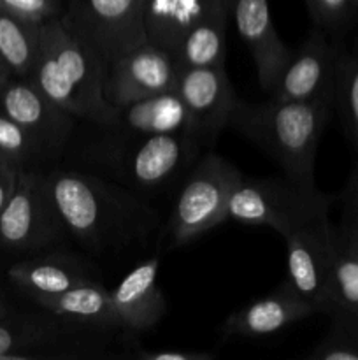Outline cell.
I'll use <instances>...</instances> for the list:
<instances>
[{"label": "cell", "mask_w": 358, "mask_h": 360, "mask_svg": "<svg viewBox=\"0 0 358 360\" xmlns=\"http://www.w3.org/2000/svg\"><path fill=\"white\" fill-rule=\"evenodd\" d=\"M88 329L93 326L56 315L51 320H34L13 319L9 313L0 319V360L98 357L97 347L102 343L84 334Z\"/></svg>", "instance_id": "9"}, {"label": "cell", "mask_w": 358, "mask_h": 360, "mask_svg": "<svg viewBox=\"0 0 358 360\" xmlns=\"http://www.w3.org/2000/svg\"><path fill=\"white\" fill-rule=\"evenodd\" d=\"M340 225L358 231V162L351 171L343 192V221Z\"/></svg>", "instance_id": "30"}, {"label": "cell", "mask_w": 358, "mask_h": 360, "mask_svg": "<svg viewBox=\"0 0 358 360\" xmlns=\"http://www.w3.org/2000/svg\"><path fill=\"white\" fill-rule=\"evenodd\" d=\"M179 67L174 56L146 41L116 56L104 74L105 101L114 109L175 90Z\"/></svg>", "instance_id": "11"}, {"label": "cell", "mask_w": 358, "mask_h": 360, "mask_svg": "<svg viewBox=\"0 0 358 360\" xmlns=\"http://www.w3.org/2000/svg\"><path fill=\"white\" fill-rule=\"evenodd\" d=\"M0 158L25 169L44 158L37 141L4 111H0Z\"/></svg>", "instance_id": "27"}, {"label": "cell", "mask_w": 358, "mask_h": 360, "mask_svg": "<svg viewBox=\"0 0 358 360\" xmlns=\"http://www.w3.org/2000/svg\"><path fill=\"white\" fill-rule=\"evenodd\" d=\"M232 0H142L147 41L178 56L179 46L193 27L220 13H230Z\"/></svg>", "instance_id": "18"}, {"label": "cell", "mask_w": 358, "mask_h": 360, "mask_svg": "<svg viewBox=\"0 0 358 360\" xmlns=\"http://www.w3.org/2000/svg\"><path fill=\"white\" fill-rule=\"evenodd\" d=\"M354 2V7H357V11H358V0H353Z\"/></svg>", "instance_id": "36"}, {"label": "cell", "mask_w": 358, "mask_h": 360, "mask_svg": "<svg viewBox=\"0 0 358 360\" xmlns=\"http://www.w3.org/2000/svg\"><path fill=\"white\" fill-rule=\"evenodd\" d=\"M175 91L185 102L195 136L204 146H211L228 127L239 98L225 65L179 69Z\"/></svg>", "instance_id": "13"}, {"label": "cell", "mask_w": 358, "mask_h": 360, "mask_svg": "<svg viewBox=\"0 0 358 360\" xmlns=\"http://www.w3.org/2000/svg\"><path fill=\"white\" fill-rule=\"evenodd\" d=\"M105 67L65 28L60 18L41 27L35 69L28 79L58 108L76 120L98 127L112 125L116 109L104 95Z\"/></svg>", "instance_id": "3"}, {"label": "cell", "mask_w": 358, "mask_h": 360, "mask_svg": "<svg viewBox=\"0 0 358 360\" xmlns=\"http://www.w3.org/2000/svg\"><path fill=\"white\" fill-rule=\"evenodd\" d=\"M339 51L340 46L330 41L326 32L314 27L300 48L293 51L269 97L293 102L333 97Z\"/></svg>", "instance_id": "14"}, {"label": "cell", "mask_w": 358, "mask_h": 360, "mask_svg": "<svg viewBox=\"0 0 358 360\" xmlns=\"http://www.w3.org/2000/svg\"><path fill=\"white\" fill-rule=\"evenodd\" d=\"M69 238L49 195L46 172L21 169L9 202L0 211V250L13 255L49 252Z\"/></svg>", "instance_id": "6"}, {"label": "cell", "mask_w": 358, "mask_h": 360, "mask_svg": "<svg viewBox=\"0 0 358 360\" xmlns=\"http://www.w3.org/2000/svg\"><path fill=\"white\" fill-rule=\"evenodd\" d=\"M9 278L30 299L56 295L79 285L100 281L91 264L63 252L35 253L30 259L14 264Z\"/></svg>", "instance_id": "17"}, {"label": "cell", "mask_w": 358, "mask_h": 360, "mask_svg": "<svg viewBox=\"0 0 358 360\" xmlns=\"http://www.w3.org/2000/svg\"><path fill=\"white\" fill-rule=\"evenodd\" d=\"M11 313V309H9V306L6 304V302L2 301V299H0V319H4V316H7Z\"/></svg>", "instance_id": "33"}, {"label": "cell", "mask_w": 358, "mask_h": 360, "mask_svg": "<svg viewBox=\"0 0 358 360\" xmlns=\"http://www.w3.org/2000/svg\"><path fill=\"white\" fill-rule=\"evenodd\" d=\"M305 6L314 27L330 35L344 32L357 13L353 0H305Z\"/></svg>", "instance_id": "28"}, {"label": "cell", "mask_w": 358, "mask_h": 360, "mask_svg": "<svg viewBox=\"0 0 358 360\" xmlns=\"http://www.w3.org/2000/svg\"><path fill=\"white\" fill-rule=\"evenodd\" d=\"M21 169L25 167H20V165L13 164V162H7L0 158V211L9 202L11 195L16 190Z\"/></svg>", "instance_id": "32"}, {"label": "cell", "mask_w": 358, "mask_h": 360, "mask_svg": "<svg viewBox=\"0 0 358 360\" xmlns=\"http://www.w3.org/2000/svg\"><path fill=\"white\" fill-rule=\"evenodd\" d=\"M41 27L0 9V62L11 77L28 79L34 72L41 48Z\"/></svg>", "instance_id": "23"}, {"label": "cell", "mask_w": 358, "mask_h": 360, "mask_svg": "<svg viewBox=\"0 0 358 360\" xmlns=\"http://www.w3.org/2000/svg\"><path fill=\"white\" fill-rule=\"evenodd\" d=\"M107 130H114L118 136L126 139L178 132L195 136L185 102L175 90L153 95L116 109V118Z\"/></svg>", "instance_id": "20"}, {"label": "cell", "mask_w": 358, "mask_h": 360, "mask_svg": "<svg viewBox=\"0 0 358 360\" xmlns=\"http://www.w3.org/2000/svg\"><path fill=\"white\" fill-rule=\"evenodd\" d=\"M325 338L309 354L311 360H358V319L332 311Z\"/></svg>", "instance_id": "26"}, {"label": "cell", "mask_w": 358, "mask_h": 360, "mask_svg": "<svg viewBox=\"0 0 358 360\" xmlns=\"http://www.w3.org/2000/svg\"><path fill=\"white\" fill-rule=\"evenodd\" d=\"M35 304L46 313H53L62 319L86 323L104 330L121 329L114 304H112L111 290L100 281L79 285L70 290L56 295L32 299Z\"/></svg>", "instance_id": "21"}, {"label": "cell", "mask_w": 358, "mask_h": 360, "mask_svg": "<svg viewBox=\"0 0 358 360\" xmlns=\"http://www.w3.org/2000/svg\"><path fill=\"white\" fill-rule=\"evenodd\" d=\"M49 195L69 238L95 253L125 248L150 236L158 213L133 190L77 171L46 172Z\"/></svg>", "instance_id": "1"}, {"label": "cell", "mask_w": 358, "mask_h": 360, "mask_svg": "<svg viewBox=\"0 0 358 360\" xmlns=\"http://www.w3.org/2000/svg\"><path fill=\"white\" fill-rule=\"evenodd\" d=\"M230 13H220L193 27L179 46L175 63L179 69L225 65V41Z\"/></svg>", "instance_id": "24"}, {"label": "cell", "mask_w": 358, "mask_h": 360, "mask_svg": "<svg viewBox=\"0 0 358 360\" xmlns=\"http://www.w3.org/2000/svg\"><path fill=\"white\" fill-rule=\"evenodd\" d=\"M333 97L316 101H269L248 104L237 98L228 129L269 155L283 174L302 185H314V160L329 123Z\"/></svg>", "instance_id": "2"}, {"label": "cell", "mask_w": 358, "mask_h": 360, "mask_svg": "<svg viewBox=\"0 0 358 360\" xmlns=\"http://www.w3.org/2000/svg\"><path fill=\"white\" fill-rule=\"evenodd\" d=\"M0 111L37 141L44 157H55L63 150L77 122L25 77L7 79L0 90Z\"/></svg>", "instance_id": "12"}, {"label": "cell", "mask_w": 358, "mask_h": 360, "mask_svg": "<svg viewBox=\"0 0 358 360\" xmlns=\"http://www.w3.org/2000/svg\"><path fill=\"white\" fill-rule=\"evenodd\" d=\"M158 259L144 260L111 290L112 304L123 330L142 333L167 313V302L157 283Z\"/></svg>", "instance_id": "19"}, {"label": "cell", "mask_w": 358, "mask_h": 360, "mask_svg": "<svg viewBox=\"0 0 358 360\" xmlns=\"http://www.w3.org/2000/svg\"><path fill=\"white\" fill-rule=\"evenodd\" d=\"M332 200V195L323 193L316 185H302L286 174L242 176L228 202V220L265 225L284 238L307 221L329 214Z\"/></svg>", "instance_id": "4"}, {"label": "cell", "mask_w": 358, "mask_h": 360, "mask_svg": "<svg viewBox=\"0 0 358 360\" xmlns=\"http://www.w3.org/2000/svg\"><path fill=\"white\" fill-rule=\"evenodd\" d=\"M133 357L140 360H213L214 354L193 350H135Z\"/></svg>", "instance_id": "31"}, {"label": "cell", "mask_w": 358, "mask_h": 360, "mask_svg": "<svg viewBox=\"0 0 358 360\" xmlns=\"http://www.w3.org/2000/svg\"><path fill=\"white\" fill-rule=\"evenodd\" d=\"M60 20L104 67L147 41L142 0H67Z\"/></svg>", "instance_id": "7"}, {"label": "cell", "mask_w": 358, "mask_h": 360, "mask_svg": "<svg viewBox=\"0 0 358 360\" xmlns=\"http://www.w3.org/2000/svg\"><path fill=\"white\" fill-rule=\"evenodd\" d=\"M202 141L188 132L118 139L109 157L116 174L133 188L157 190L197 160Z\"/></svg>", "instance_id": "8"}, {"label": "cell", "mask_w": 358, "mask_h": 360, "mask_svg": "<svg viewBox=\"0 0 358 360\" xmlns=\"http://www.w3.org/2000/svg\"><path fill=\"white\" fill-rule=\"evenodd\" d=\"M232 16L251 53L260 86L270 95L293 51L274 28L267 0H232Z\"/></svg>", "instance_id": "15"}, {"label": "cell", "mask_w": 358, "mask_h": 360, "mask_svg": "<svg viewBox=\"0 0 358 360\" xmlns=\"http://www.w3.org/2000/svg\"><path fill=\"white\" fill-rule=\"evenodd\" d=\"M0 72H4V74H7V76H9V72H7V70H6V67L2 65V62H0Z\"/></svg>", "instance_id": "35"}, {"label": "cell", "mask_w": 358, "mask_h": 360, "mask_svg": "<svg viewBox=\"0 0 358 360\" xmlns=\"http://www.w3.org/2000/svg\"><path fill=\"white\" fill-rule=\"evenodd\" d=\"M344 311L358 319V231L336 227V253L329 288V311Z\"/></svg>", "instance_id": "22"}, {"label": "cell", "mask_w": 358, "mask_h": 360, "mask_svg": "<svg viewBox=\"0 0 358 360\" xmlns=\"http://www.w3.org/2000/svg\"><path fill=\"white\" fill-rule=\"evenodd\" d=\"M288 281L318 313L329 311V288L336 253V227L329 214L284 236Z\"/></svg>", "instance_id": "10"}, {"label": "cell", "mask_w": 358, "mask_h": 360, "mask_svg": "<svg viewBox=\"0 0 358 360\" xmlns=\"http://www.w3.org/2000/svg\"><path fill=\"white\" fill-rule=\"evenodd\" d=\"M316 308L305 301L290 281H283L270 294L232 313L223 323L228 338H262L314 315Z\"/></svg>", "instance_id": "16"}, {"label": "cell", "mask_w": 358, "mask_h": 360, "mask_svg": "<svg viewBox=\"0 0 358 360\" xmlns=\"http://www.w3.org/2000/svg\"><path fill=\"white\" fill-rule=\"evenodd\" d=\"M241 171L218 153H207L183 185L168 217L172 246H183L228 220V202Z\"/></svg>", "instance_id": "5"}, {"label": "cell", "mask_w": 358, "mask_h": 360, "mask_svg": "<svg viewBox=\"0 0 358 360\" xmlns=\"http://www.w3.org/2000/svg\"><path fill=\"white\" fill-rule=\"evenodd\" d=\"M65 6L67 0H0V9L37 25L62 18Z\"/></svg>", "instance_id": "29"}, {"label": "cell", "mask_w": 358, "mask_h": 360, "mask_svg": "<svg viewBox=\"0 0 358 360\" xmlns=\"http://www.w3.org/2000/svg\"><path fill=\"white\" fill-rule=\"evenodd\" d=\"M333 108H337L344 130L358 150V53H347L343 48L337 58Z\"/></svg>", "instance_id": "25"}, {"label": "cell", "mask_w": 358, "mask_h": 360, "mask_svg": "<svg viewBox=\"0 0 358 360\" xmlns=\"http://www.w3.org/2000/svg\"><path fill=\"white\" fill-rule=\"evenodd\" d=\"M11 76H7V74H4V72H0V90H2L4 88V84L7 83V79H9Z\"/></svg>", "instance_id": "34"}]
</instances>
